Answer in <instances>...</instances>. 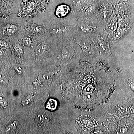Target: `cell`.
Segmentation results:
<instances>
[{
    "mask_svg": "<svg viewBox=\"0 0 134 134\" xmlns=\"http://www.w3.org/2000/svg\"><path fill=\"white\" fill-rule=\"evenodd\" d=\"M69 7L67 5H60L56 9L55 14L58 17H63L66 16L69 12Z\"/></svg>",
    "mask_w": 134,
    "mask_h": 134,
    "instance_id": "cell-1",
    "label": "cell"
},
{
    "mask_svg": "<svg viewBox=\"0 0 134 134\" xmlns=\"http://www.w3.org/2000/svg\"><path fill=\"white\" fill-rule=\"evenodd\" d=\"M3 32L9 36L14 35L17 31L16 26L13 24L6 25L3 28Z\"/></svg>",
    "mask_w": 134,
    "mask_h": 134,
    "instance_id": "cell-2",
    "label": "cell"
},
{
    "mask_svg": "<svg viewBox=\"0 0 134 134\" xmlns=\"http://www.w3.org/2000/svg\"><path fill=\"white\" fill-rule=\"evenodd\" d=\"M47 47V45L46 43L43 42L40 44L36 48V55L38 56L43 55Z\"/></svg>",
    "mask_w": 134,
    "mask_h": 134,
    "instance_id": "cell-3",
    "label": "cell"
},
{
    "mask_svg": "<svg viewBox=\"0 0 134 134\" xmlns=\"http://www.w3.org/2000/svg\"><path fill=\"white\" fill-rule=\"evenodd\" d=\"M58 103L55 99H50L46 104V108L50 111H54L57 108Z\"/></svg>",
    "mask_w": 134,
    "mask_h": 134,
    "instance_id": "cell-4",
    "label": "cell"
},
{
    "mask_svg": "<svg viewBox=\"0 0 134 134\" xmlns=\"http://www.w3.org/2000/svg\"><path fill=\"white\" fill-rule=\"evenodd\" d=\"M18 122L16 121H15L11 122V123L8 125L5 129V132L8 133L12 132V130H14L16 128Z\"/></svg>",
    "mask_w": 134,
    "mask_h": 134,
    "instance_id": "cell-5",
    "label": "cell"
},
{
    "mask_svg": "<svg viewBox=\"0 0 134 134\" xmlns=\"http://www.w3.org/2000/svg\"><path fill=\"white\" fill-rule=\"evenodd\" d=\"M34 98V96H28L25 97L22 101V104L23 106H26L29 105Z\"/></svg>",
    "mask_w": 134,
    "mask_h": 134,
    "instance_id": "cell-6",
    "label": "cell"
},
{
    "mask_svg": "<svg viewBox=\"0 0 134 134\" xmlns=\"http://www.w3.org/2000/svg\"><path fill=\"white\" fill-rule=\"evenodd\" d=\"M81 47L83 51L87 52L90 49L91 46L90 44L88 41H84L82 43Z\"/></svg>",
    "mask_w": 134,
    "mask_h": 134,
    "instance_id": "cell-7",
    "label": "cell"
},
{
    "mask_svg": "<svg viewBox=\"0 0 134 134\" xmlns=\"http://www.w3.org/2000/svg\"><path fill=\"white\" fill-rule=\"evenodd\" d=\"M94 96L92 92L85 93L83 95V99L86 101H90L94 98Z\"/></svg>",
    "mask_w": 134,
    "mask_h": 134,
    "instance_id": "cell-8",
    "label": "cell"
},
{
    "mask_svg": "<svg viewBox=\"0 0 134 134\" xmlns=\"http://www.w3.org/2000/svg\"><path fill=\"white\" fill-rule=\"evenodd\" d=\"M36 120L40 123L45 122L48 120V117L44 114H39L36 117Z\"/></svg>",
    "mask_w": 134,
    "mask_h": 134,
    "instance_id": "cell-9",
    "label": "cell"
},
{
    "mask_svg": "<svg viewBox=\"0 0 134 134\" xmlns=\"http://www.w3.org/2000/svg\"><path fill=\"white\" fill-rule=\"evenodd\" d=\"M8 46L7 43L3 40H0V48L5 50L8 48Z\"/></svg>",
    "mask_w": 134,
    "mask_h": 134,
    "instance_id": "cell-10",
    "label": "cell"
},
{
    "mask_svg": "<svg viewBox=\"0 0 134 134\" xmlns=\"http://www.w3.org/2000/svg\"><path fill=\"white\" fill-rule=\"evenodd\" d=\"M23 42L25 45L30 46L31 44V39L29 37H25L23 39Z\"/></svg>",
    "mask_w": 134,
    "mask_h": 134,
    "instance_id": "cell-11",
    "label": "cell"
},
{
    "mask_svg": "<svg viewBox=\"0 0 134 134\" xmlns=\"http://www.w3.org/2000/svg\"><path fill=\"white\" fill-rule=\"evenodd\" d=\"M14 49L17 53L19 54H21L23 53V50L21 47L18 45H15L14 47Z\"/></svg>",
    "mask_w": 134,
    "mask_h": 134,
    "instance_id": "cell-12",
    "label": "cell"
},
{
    "mask_svg": "<svg viewBox=\"0 0 134 134\" xmlns=\"http://www.w3.org/2000/svg\"><path fill=\"white\" fill-rule=\"evenodd\" d=\"M7 105V100L2 96H0V105L2 107H5Z\"/></svg>",
    "mask_w": 134,
    "mask_h": 134,
    "instance_id": "cell-13",
    "label": "cell"
},
{
    "mask_svg": "<svg viewBox=\"0 0 134 134\" xmlns=\"http://www.w3.org/2000/svg\"><path fill=\"white\" fill-rule=\"evenodd\" d=\"M0 82L3 84H6L8 82V80L5 76L2 74H0Z\"/></svg>",
    "mask_w": 134,
    "mask_h": 134,
    "instance_id": "cell-14",
    "label": "cell"
},
{
    "mask_svg": "<svg viewBox=\"0 0 134 134\" xmlns=\"http://www.w3.org/2000/svg\"><path fill=\"white\" fill-rule=\"evenodd\" d=\"M93 90V86L91 85H88L85 88L84 90V93H88V92H92Z\"/></svg>",
    "mask_w": 134,
    "mask_h": 134,
    "instance_id": "cell-15",
    "label": "cell"
},
{
    "mask_svg": "<svg viewBox=\"0 0 134 134\" xmlns=\"http://www.w3.org/2000/svg\"><path fill=\"white\" fill-rule=\"evenodd\" d=\"M69 53L66 49H63L62 52V56L63 59H66L68 56Z\"/></svg>",
    "mask_w": 134,
    "mask_h": 134,
    "instance_id": "cell-16",
    "label": "cell"
},
{
    "mask_svg": "<svg viewBox=\"0 0 134 134\" xmlns=\"http://www.w3.org/2000/svg\"><path fill=\"white\" fill-rule=\"evenodd\" d=\"M15 69L18 74H21L23 71V70L21 66H16L15 67Z\"/></svg>",
    "mask_w": 134,
    "mask_h": 134,
    "instance_id": "cell-17",
    "label": "cell"
},
{
    "mask_svg": "<svg viewBox=\"0 0 134 134\" xmlns=\"http://www.w3.org/2000/svg\"><path fill=\"white\" fill-rule=\"evenodd\" d=\"M122 34V30L121 29L118 30L115 33V37L116 38H119L121 37Z\"/></svg>",
    "mask_w": 134,
    "mask_h": 134,
    "instance_id": "cell-18",
    "label": "cell"
},
{
    "mask_svg": "<svg viewBox=\"0 0 134 134\" xmlns=\"http://www.w3.org/2000/svg\"><path fill=\"white\" fill-rule=\"evenodd\" d=\"M117 27V24L116 22H113L112 24H111L110 30L111 31H114L116 30Z\"/></svg>",
    "mask_w": 134,
    "mask_h": 134,
    "instance_id": "cell-19",
    "label": "cell"
},
{
    "mask_svg": "<svg viewBox=\"0 0 134 134\" xmlns=\"http://www.w3.org/2000/svg\"><path fill=\"white\" fill-rule=\"evenodd\" d=\"M93 9L92 8H90L88 9L87 10V11L86 12V14L88 15H91L93 12Z\"/></svg>",
    "mask_w": 134,
    "mask_h": 134,
    "instance_id": "cell-20",
    "label": "cell"
},
{
    "mask_svg": "<svg viewBox=\"0 0 134 134\" xmlns=\"http://www.w3.org/2000/svg\"><path fill=\"white\" fill-rule=\"evenodd\" d=\"M4 51L2 49L0 48V56H2L4 54Z\"/></svg>",
    "mask_w": 134,
    "mask_h": 134,
    "instance_id": "cell-21",
    "label": "cell"
}]
</instances>
